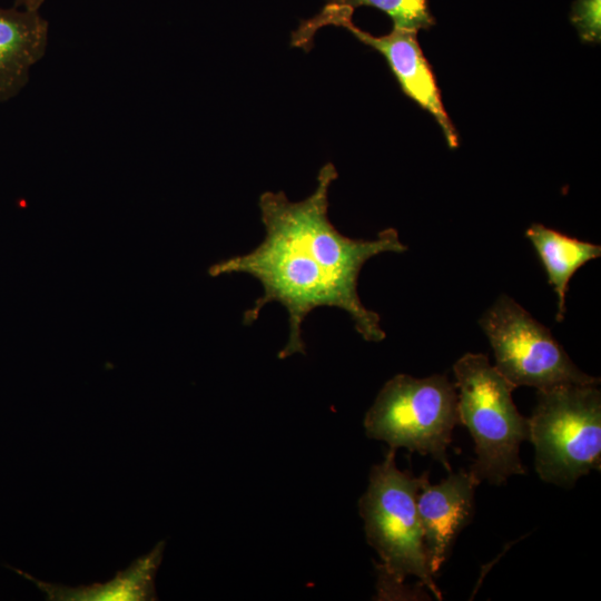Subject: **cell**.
<instances>
[{
    "instance_id": "obj_11",
    "label": "cell",
    "mask_w": 601,
    "mask_h": 601,
    "mask_svg": "<svg viewBox=\"0 0 601 601\" xmlns=\"http://www.w3.org/2000/svg\"><path fill=\"white\" fill-rule=\"evenodd\" d=\"M358 7H373L386 13L393 28L420 31L435 23L427 0H327L323 9L308 20L299 23L292 33L290 45L309 51L318 29L337 26L343 20L352 19Z\"/></svg>"
},
{
    "instance_id": "obj_3",
    "label": "cell",
    "mask_w": 601,
    "mask_h": 601,
    "mask_svg": "<svg viewBox=\"0 0 601 601\" xmlns=\"http://www.w3.org/2000/svg\"><path fill=\"white\" fill-rule=\"evenodd\" d=\"M460 424L471 433L476 459L470 472L481 483L501 485L526 473L520 445L530 440L529 417L513 402L512 385L481 353H466L453 365Z\"/></svg>"
},
{
    "instance_id": "obj_12",
    "label": "cell",
    "mask_w": 601,
    "mask_h": 601,
    "mask_svg": "<svg viewBox=\"0 0 601 601\" xmlns=\"http://www.w3.org/2000/svg\"><path fill=\"white\" fill-rule=\"evenodd\" d=\"M525 236L536 250L558 296L556 321L561 322L565 313V294L570 279L585 263L601 256V246L536 223L525 230Z\"/></svg>"
},
{
    "instance_id": "obj_14",
    "label": "cell",
    "mask_w": 601,
    "mask_h": 601,
    "mask_svg": "<svg viewBox=\"0 0 601 601\" xmlns=\"http://www.w3.org/2000/svg\"><path fill=\"white\" fill-rule=\"evenodd\" d=\"M45 0H14V7L30 11H39Z\"/></svg>"
},
{
    "instance_id": "obj_10",
    "label": "cell",
    "mask_w": 601,
    "mask_h": 601,
    "mask_svg": "<svg viewBox=\"0 0 601 601\" xmlns=\"http://www.w3.org/2000/svg\"><path fill=\"white\" fill-rule=\"evenodd\" d=\"M165 542L160 541L149 553L136 559L126 570L106 583L76 588L40 581L11 568L33 582L50 601H154L157 600L155 578L162 559Z\"/></svg>"
},
{
    "instance_id": "obj_4",
    "label": "cell",
    "mask_w": 601,
    "mask_h": 601,
    "mask_svg": "<svg viewBox=\"0 0 601 601\" xmlns=\"http://www.w3.org/2000/svg\"><path fill=\"white\" fill-rule=\"evenodd\" d=\"M540 479L572 486L601 464V393L597 385H561L538 391L529 417Z\"/></svg>"
},
{
    "instance_id": "obj_1",
    "label": "cell",
    "mask_w": 601,
    "mask_h": 601,
    "mask_svg": "<svg viewBox=\"0 0 601 601\" xmlns=\"http://www.w3.org/2000/svg\"><path fill=\"white\" fill-rule=\"evenodd\" d=\"M338 174L332 162L318 171L314 191L292 201L284 191L259 196L260 220L265 228L262 243L247 254L223 259L208 269L211 277L246 274L257 279L263 294L244 312L243 324L255 323L268 303L276 302L288 314V338L278 357L305 354L303 323L318 307L345 312L354 328L367 342H381L386 334L380 315L361 300L357 284L364 264L383 253H403L395 228L377 233L375 238H351L332 224L328 195Z\"/></svg>"
},
{
    "instance_id": "obj_5",
    "label": "cell",
    "mask_w": 601,
    "mask_h": 601,
    "mask_svg": "<svg viewBox=\"0 0 601 601\" xmlns=\"http://www.w3.org/2000/svg\"><path fill=\"white\" fill-rule=\"evenodd\" d=\"M457 424V392L446 374L425 378L395 375L384 384L364 418L368 437L390 447L431 455L449 473L447 447Z\"/></svg>"
},
{
    "instance_id": "obj_13",
    "label": "cell",
    "mask_w": 601,
    "mask_h": 601,
    "mask_svg": "<svg viewBox=\"0 0 601 601\" xmlns=\"http://www.w3.org/2000/svg\"><path fill=\"white\" fill-rule=\"evenodd\" d=\"M570 21L583 42L601 40V0H575L571 7Z\"/></svg>"
},
{
    "instance_id": "obj_8",
    "label": "cell",
    "mask_w": 601,
    "mask_h": 601,
    "mask_svg": "<svg viewBox=\"0 0 601 601\" xmlns=\"http://www.w3.org/2000/svg\"><path fill=\"white\" fill-rule=\"evenodd\" d=\"M480 483L471 472L459 471L436 485L426 481L416 500L425 554L431 573L446 561L455 538L474 510V492Z\"/></svg>"
},
{
    "instance_id": "obj_6",
    "label": "cell",
    "mask_w": 601,
    "mask_h": 601,
    "mask_svg": "<svg viewBox=\"0 0 601 601\" xmlns=\"http://www.w3.org/2000/svg\"><path fill=\"white\" fill-rule=\"evenodd\" d=\"M495 358L494 367L512 385L545 391L561 385H599L582 372L550 329L502 294L481 316Z\"/></svg>"
},
{
    "instance_id": "obj_2",
    "label": "cell",
    "mask_w": 601,
    "mask_h": 601,
    "mask_svg": "<svg viewBox=\"0 0 601 601\" xmlns=\"http://www.w3.org/2000/svg\"><path fill=\"white\" fill-rule=\"evenodd\" d=\"M395 452L396 449L390 447L384 461L372 467L367 490L359 500L367 542L382 561L377 564L378 595L381 599L411 595L404 580L414 575L442 600L428 569L416 505L428 472L414 476L398 470Z\"/></svg>"
},
{
    "instance_id": "obj_7",
    "label": "cell",
    "mask_w": 601,
    "mask_h": 601,
    "mask_svg": "<svg viewBox=\"0 0 601 601\" xmlns=\"http://www.w3.org/2000/svg\"><path fill=\"white\" fill-rule=\"evenodd\" d=\"M341 27L385 58L402 91L435 118L447 145L457 147L455 127L443 106L435 77L418 43L417 31L392 28L387 35L373 36L356 27L352 19Z\"/></svg>"
},
{
    "instance_id": "obj_9",
    "label": "cell",
    "mask_w": 601,
    "mask_h": 601,
    "mask_svg": "<svg viewBox=\"0 0 601 601\" xmlns=\"http://www.w3.org/2000/svg\"><path fill=\"white\" fill-rule=\"evenodd\" d=\"M48 36L49 23L39 11L0 8V102L26 87L46 53Z\"/></svg>"
}]
</instances>
